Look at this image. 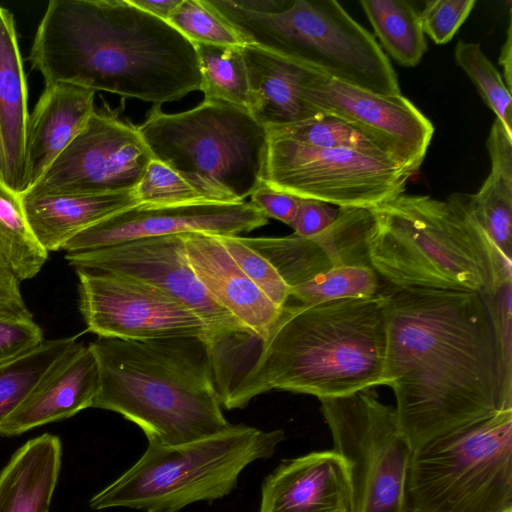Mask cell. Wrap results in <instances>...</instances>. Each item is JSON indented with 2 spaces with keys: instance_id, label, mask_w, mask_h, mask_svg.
<instances>
[{
  "instance_id": "6da1fadb",
  "label": "cell",
  "mask_w": 512,
  "mask_h": 512,
  "mask_svg": "<svg viewBox=\"0 0 512 512\" xmlns=\"http://www.w3.org/2000/svg\"><path fill=\"white\" fill-rule=\"evenodd\" d=\"M384 293L388 386L412 450L512 409L479 294L395 287Z\"/></svg>"
},
{
  "instance_id": "7a4b0ae2",
  "label": "cell",
  "mask_w": 512,
  "mask_h": 512,
  "mask_svg": "<svg viewBox=\"0 0 512 512\" xmlns=\"http://www.w3.org/2000/svg\"><path fill=\"white\" fill-rule=\"evenodd\" d=\"M63 83L159 106L201 90L194 44L129 0H51L28 55Z\"/></svg>"
},
{
  "instance_id": "3957f363",
  "label": "cell",
  "mask_w": 512,
  "mask_h": 512,
  "mask_svg": "<svg viewBox=\"0 0 512 512\" xmlns=\"http://www.w3.org/2000/svg\"><path fill=\"white\" fill-rule=\"evenodd\" d=\"M385 303V293L313 305L288 300L266 337L253 336L234 361L222 408H244L272 390L321 400L389 385Z\"/></svg>"
},
{
  "instance_id": "277c9868",
  "label": "cell",
  "mask_w": 512,
  "mask_h": 512,
  "mask_svg": "<svg viewBox=\"0 0 512 512\" xmlns=\"http://www.w3.org/2000/svg\"><path fill=\"white\" fill-rule=\"evenodd\" d=\"M99 368L92 408L122 415L148 444L179 445L225 430L207 345L202 337L102 338L89 344Z\"/></svg>"
},
{
  "instance_id": "5b68a950",
  "label": "cell",
  "mask_w": 512,
  "mask_h": 512,
  "mask_svg": "<svg viewBox=\"0 0 512 512\" xmlns=\"http://www.w3.org/2000/svg\"><path fill=\"white\" fill-rule=\"evenodd\" d=\"M368 259L391 287L482 295L512 280V261L490 240L461 193L405 192L371 208Z\"/></svg>"
},
{
  "instance_id": "8992f818",
  "label": "cell",
  "mask_w": 512,
  "mask_h": 512,
  "mask_svg": "<svg viewBox=\"0 0 512 512\" xmlns=\"http://www.w3.org/2000/svg\"><path fill=\"white\" fill-rule=\"evenodd\" d=\"M245 39L338 81L399 95L397 74L375 37L335 0H208Z\"/></svg>"
},
{
  "instance_id": "52a82bcc",
  "label": "cell",
  "mask_w": 512,
  "mask_h": 512,
  "mask_svg": "<svg viewBox=\"0 0 512 512\" xmlns=\"http://www.w3.org/2000/svg\"><path fill=\"white\" fill-rule=\"evenodd\" d=\"M284 438L281 429L264 431L241 423L179 445L148 444L139 460L96 493L89 506L180 512L196 502L223 498L248 465L270 458Z\"/></svg>"
},
{
  "instance_id": "ba28073f",
  "label": "cell",
  "mask_w": 512,
  "mask_h": 512,
  "mask_svg": "<svg viewBox=\"0 0 512 512\" xmlns=\"http://www.w3.org/2000/svg\"><path fill=\"white\" fill-rule=\"evenodd\" d=\"M138 130L156 159L210 203L243 202L260 186L267 129L235 105L204 101L183 112L152 106Z\"/></svg>"
},
{
  "instance_id": "9c48e42d",
  "label": "cell",
  "mask_w": 512,
  "mask_h": 512,
  "mask_svg": "<svg viewBox=\"0 0 512 512\" xmlns=\"http://www.w3.org/2000/svg\"><path fill=\"white\" fill-rule=\"evenodd\" d=\"M402 512H512V409L413 450Z\"/></svg>"
},
{
  "instance_id": "30bf717a",
  "label": "cell",
  "mask_w": 512,
  "mask_h": 512,
  "mask_svg": "<svg viewBox=\"0 0 512 512\" xmlns=\"http://www.w3.org/2000/svg\"><path fill=\"white\" fill-rule=\"evenodd\" d=\"M334 451L349 471L351 512H402L412 448L394 407L373 389L321 399Z\"/></svg>"
},
{
  "instance_id": "8fae6325",
  "label": "cell",
  "mask_w": 512,
  "mask_h": 512,
  "mask_svg": "<svg viewBox=\"0 0 512 512\" xmlns=\"http://www.w3.org/2000/svg\"><path fill=\"white\" fill-rule=\"evenodd\" d=\"M413 175L383 157L304 146L268 135L263 182L299 198L343 208H374L404 193Z\"/></svg>"
},
{
  "instance_id": "7c38bea8",
  "label": "cell",
  "mask_w": 512,
  "mask_h": 512,
  "mask_svg": "<svg viewBox=\"0 0 512 512\" xmlns=\"http://www.w3.org/2000/svg\"><path fill=\"white\" fill-rule=\"evenodd\" d=\"M77 269L136 278L167 292L203 321L213 370L226 363L253 334L210 295L189 263L182 234L141 238L114 246L66 253ZM255 336V335H254Z\"/></svg>"
},
{
  "instance_id": "4fadbf2b",
  "label": "cell",
  "mask_w": 512,
  "mask_h": 512,
  "mask_svg": "<svg viewBox=\"0 0 512 512\" xmlns=\"http://www.w3.org/2000/svg\"><path fill=\"white\" fill-rule=\"evenodd\" d=\"M79 309L87 330L102 338L153 340L202 337L199 316L167 292L126 275L77 269Z\"/></svg>"
},
{
  "instance_id": "5bb4252c",
  "label": "cell",
  "mask_w": 512,
  "mask_h": 512,
  "mask_svg": "<svg viewBox=\"0 0 512 512\" xmlns=\"http://www.w3.org/2000/svg\"><path fill=\"white\" fill-rule=\"evenodd\" d=\"M152 159L137 126L95 109L41 180L22 194L134 191Z\"/></svg>"
},
{
  "instance_id": "9a60e30c",
  "label": "cell",
  "mask_w": 512,
  "mask_h": 512,
  "mask_svg": "<svg viewBox=\"0 0 512 512\" xmlns=\"http://www.w3.org/2000/svg\"><path fill=\"white\" fill-rule=\"evenodd\" d=\"M302 96L320 113L339 117L389 144L414 173L420 169L434 126L402 94L367 91L306 65Z\"/></svg>"
},
{
  "instance_id": "2e32d148",
  "label": "cell",
  "mask_w": 512,
  "mask_h": 512,
  "mask_svg": "<svg viewBox=\"0 0 512 512\" xmlns=\"http://www.w3.org/2000/svg\"><path fill=\"white\" fill-rule=\"evenodd\" d=\"M267 223L268 218L250 201L175 206L139 204L88 227L62 249L66 253H79L141 238L190 232L238 236Z\"/></svg>"
},
{
  "instance_id": "e0dca14e",
  "label": "cell",
  "mask_w": 512,
  "mask_h": 512,
  "mask_svg": "<svg viewBox=\"0 0 512 512\" xmlns=\"http://www.w3.org/2000/svg\"><path fill=\"white\" fill-rule=\"evenodd\" d=\"M373 221L371 208L339 207L335 222L314 237L242 239L273 265L291 289L334 267L370 265L367 239Z\"/></svg>"
},
{
  "instance_id": "ac0fdd59",
  "label": "cell",
  "mask_w": 512,
  "mask_h": 512,
  "mask_svg": "<svg viewBox=\"0 0 512 512\" xmlns=\"http://www.w3.org/2000/svg\"><path fill=\"white\" fill-rule=\"evenodd\" d=\"M348 466L334 450L283 460L264 480L259 512H351Z\"/></svg>"
},
{
  "instance_id": "d6986e66",
  "label": "cell",
  "mask_w": 512,
  "mask_h": 512,
  "mask_svg": "<svg viewBox=\"0 0 512 512\" xmlns=\"http://www.w3.org/2000/svg\"><path fill=\"white\" fill-rule=\"evenodd\" d=\"M98 390L97 359L89 345L77 341L21 406L0 424V435L16 436L72 417L92 407Z\"/></svg>"
},
{
  "instance_id": "ffe728a7",
  "label": "cell",
  "mask_w": 512,
  "mask_h": 512,
  "mask_svg": "<svg viewBox=\"0 0 512 512\" xmlns=\"http://www.w3.org/2000/svg\"><path fill=\"white\" fill-rule=\"evenodd\" d=\"M182 238L191 268L210 295L264 339L281 309L244 274L217 235L190 232Z\"/></svg>"
},
{
  "instance_id": "44dd1931",
  "label": "cell",
  "mask_w": 512,
  "mask_h": 512,
  "mask_svg": "<svg viewBox=\"0 0 512 512\" xmlns=\"http://www.w3.org/2000/svg\"><path fill=\"white\" fill-rule=\"evenodd\" d=\"M95 92L56 83L45 85L29 114L24 192L35 186L95 111Z\"/></svg>"
},
{
  "instance_id": "7402d4cb",
  "label": "cell",
  "mask_w": 512,
  "mask_h": 512,
  "mask_svg": "<svg viewBox=\"0 0 512 512\" xmlns=\"http://www.w3.org/2000/svg\"><path fill=\"white\" fill-rule=\"evenodd\" d=\"M28 90L13 14L0 5V183L22 194Z\"/></svg>"
},
{
  "instance_id": "603a6c76",
  "label": "cell",
  "mask_w": 512,
  "mask_h": 512,
  "mask_svg": "<svg viewBox=\"0 0 512 512\" xmlns=\"http://www.w3.org/2000/svg\"><path fill=\"white\" fill-rule=\"evenodd\" d=\"M250 87L249 112L266 129L321 114L302 96L306 65L254 44L241 47Z\"/></svg>"
},
{
  "instance_id": "cb8c5ba5",
  "label": "cell",
  "mask_w": 512,
  "mask_h": 512,
  "mask_svg": "<svg viewBox=\"0 0 512 512\" xmlns=\"http://www.w3.org/2000/svg\"><path fill=\"white\" fill-rule=\"evenodd\" d=\"M28 224L40 245L57 251L78 233L122 210L139 205L134 191L105 194H21Z\"/></svg>"
},
{
  "instance_id": "d4e9b609",
  "label": "cell",
  "mask_w": 512,
  "mask_h": 512,
  "mask_svg": "<svg viewBox=\"0 0 512 512\" xmlns=\"http://www.w3.org/2000/svg\"><path fill=\"white\" fill-rule=\"evenodd\" d=\"M61 462L56 435L42 434L17 449L0 471V512H48Z\"/></svg>"
},
{
  "instance_id": "484cf974",
  "label": "cell",
  "mask_w": 512,
  "mask_h": 512,
  "mask_svg": "<svg viewBox=\"0 0 512 512\" xmlns=\"http://www.w3.org/2000/svg\"><path fill=\"white\" fill-rule=\"evenodd\" d=\"M486 144L490 172L477 193L461 195L490 240L512 261V138L496 118Z\"/></svg>"
},
{
  "instance_id": "4316f807",
  "label": "cell",
  "mask_w": 512,
  "mask_h": 512,
  "mask_svg": "<svg viewBox=\"0 0 512 512\" xmlns=\"http://www.w3.org/2000/svg\"><path fill=\"white\" fill-rule=\"evenodd\" d=\"M267 133L304 146L360 151L393 160L411 170L389 144L331 114L321 113L296 123L268 128Z\"/></svg>"
},
{
  "instance_id": "83f0119b",
  "label": "cell",
  "mask_w": 512,
  "mask_h": 512,
  "mask_svg": "<svg viewBox=\"0 0 512 512\" xmlns=\"http://www.w3.org/2000/svg\"><path fill=\"white\" fill-rule=\"evenodd\" d=\"M360 5L386 52L402 66L418 65L427 42L415 8L404 0H361Z\"/></svg>"
},
{
  "instance_id": "f1b7e54d",
  "label": "cell",
  "mask_w": 512,
  "mask_h": 512,
  "mask_svg": "<svg viewBox=\"0 0 512 512\" xmlns=\"http://www.w3.org/2000/svg\"><path fill=\"white\" fill-rule=\"evenodd\" d=\"M77 342V336L45 340L0 363V424L29 397L39 382Z\"/></svg>"
},
{
  "instance_id": "f546056e",
  "label": "cell",
  "mask_w": 512,
  "mask_h": 512,
  "mask_svg": "<svg viewBox=\"0 0 512 512\" xmlns=\"http://www.w3.org/2000/svg\"><path fill=\"white\" fill-rule=\"evenodd\" d=\"M197 52L204 101L250 109V87L242 46L193 43Z\"/></svg>"
},
{
  "instance_id": "4dcf8cb0",
  "label": "cell",
  "mask_w": 512,
  "mask_h": 512,
  "mask_svg": "<svg viewBox=\"0 0 512 512\" xmlns=\"http://www.w3.org/2000/svg\"><path fill=\"white\" fill-rule=\"evenodd\" d=\"M0 258L20 281L35 277L48 258L28 224L20 195L1 183Z\"/></svg>"
},
{
  "instance_id": "1f68e13d",
  "label": "cell",
  "mask_w": 512,
  "mask_h": 512,
  "mask_svg": "<svg viewBox=\"0 0 512 512\" xmlns=\"http://www.w3.org/2000/svg\"><path fill=\"white\" fill-rule=\"evenodd\" d=\"M378 275L370 265L334 267L290 289L288 300L313 305L344 298H365L378 294Z\"/></svg>"
},
{
  "instance_id": "d6a6232c",
  "label": "cell",
  "mask_w": 512,
  "mask_h": 512,
  "mask_svg": "<svg viewBox=\"0 0 512 512\" xmlns=\"http://www.w3.org/2000/svg\"><path fill=\"white\" fill-rule=\"evenodd\" d=\"M454 58L475 85L485 104L494 112L507 135L512 138L511 91L480 44L459 40L455 45Z\"/></svg>"
},
{
  "instance_id": "836d02e7",
  "label": "cell",
  "mask_w": 512,
  "mask_h": 512,
  "mask_svg": "<svg viewBox=\"0 0 512 512\" xmlns=\"http://www.w3.org/2000/svg\"><path fill=\"white\" fill-rule=\"evenodd\" d=\"M167 22L192 43L244 46L245 39L208 0H180Z\"/></svg>"
},
{
  "instance_id": "e575fe53",
  "label": "cell",
  "mask_w": 512,
  "mask_h": 512,
  "mask_svg": "<svg viewBox=\"0 0 512 512\" xmlns=\"http://www.w3.org/2000/svg\"><path fill=\"white\" fill-rule=\"evenodd\" d=\"M135 193L143 205L210 203L178 172L156 159L150 161Z\"/></svg>"
},
{
  "instance_id": "d590c367",
  "label": "cell",
  "mask_w": 512,
  "mask_h": 512,
  "mask_svg": "<svg viewBox=\"0 0 512 512\" xmlns=\"http://www.w3.org/2000/svg\"><path fill=\"white\" fill-rule=\"evenodd\" d=\"M217 237L244 274L281 309L289 299L290 289L273 265L246 244L242 236Z\"/></svg>"
},
{
  "instance_id": "8d00e7d4",
  "label": "cell",
  "mask_w": 512,
  "mask_h": 512,
  "mask_svg": "<svg viewBox=\"0 0 512 512\" xmlns=\"http://www.w3.org/2000/svg\"><path fill=\"white\" fill-rule=\"evenodd\" d=\"M480 296L493 329L503 389L512 399V280Z\"/></svg>"
},
{
  "instance_id": "74e56055",
  "label": "cell",
  "mask_w": 512,
  "mask_h": 512,
  "mask_svg": "<svg viewBox=\"0 0 512 512\" xmlns=\"http://www.w3.org/2000/svg\"><path fill=\"white\" fill-rule=\"evenodd\" d=\"M475 3V0L426 1L419 13L424 34L436 44L448 43L465 22Z\"/></svg>"
},
{
  "instance_id": "f35d334b",
  "label": "cell",
  "mask_w": 512,
  "mask_h": 512,
  "mask_svg": "<svg viewBox=\"0 0 512 512\" xmlns=\"http://www.w3.org/2000/svg\"><path fill=\"white\" fill-rule=\"evenodd\" d=\"M44 341L33 317L0 312V363L35 348Z\"/></svg>"
},
{
  "instance_id": "ab89813d",
  "label": "cell",
  "mask_w": 512,
  "mask_h": 512,
  "mask_svg": "<svg viewBox=\"0 0 512 512\" xmlns=\"http://www.w3.org/2000/svg\"><path fill=\"white\" fill-rule=\"evenodd\" d=\"M339 207L315 199L300 198L292 224L294 234L304 238L319 235L336 220Z\"/></svg>"
},
{
  "instance_id": "60d3db41",
  "label": "cell",
  "mask_w": 512,
  "mask_h": 512,
  "mask_svg": "<svg viewBox=\"0 0 512 512\" xmlns=\"http://www.w3.org/2000/svg\"><path fill=\"white\" fill-rule=\"evenodd\" d=\"M250 198V202L267 218H274L292 226L300 202L299 197L276 189L262 181Z\"/></svg>"
},
{
  "instance_id": "b9f144b4",
  "label": "cell",
  "mask_w": 512,
  "mask_h": 512,
  "mask_svg": "<svg viewBox=\"0 0 512 512\" xmlns=\"http://www.w3.org/2000/svg\"><path fill=\"white\" fill-rule=\"evenodd\" d=\"M20 280L0 258V312L33 317L20 291Z\"/></svg>"
},
{
  "instance_id": "7bdbcfd3",
  "label": "cell",
  "mask_w": 512,
  "mask_h": 512,
  "mask_svg": "<svg viewBox=\"0 0 512 512\" xmlns=\"http://www.w3.org/2000/svg\"><path fill=\"white\" fill-rule=\"evenodd\" d=\"M143 11L167 22V19L180 0H129Z\"/></svg>"
},
{
  "instance_id": "ee69618b",
  "label": "cell",
  "mask_w": 512,
  "mask_h": 512,
  "mask_svg": "<svg viewBox=\"0 0 512 512\" xmlns=\"http://www.w3.org/2000/svg\"><path fill=\"white\" fill-rule=\"evenodd\" d=\"M499 64L503 68L504 83L511 91L512 87V23L511 9L509 10V23L506 31V40L503 43L499 55Z\"/></svg>"
}]
</instances>
